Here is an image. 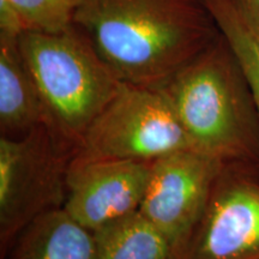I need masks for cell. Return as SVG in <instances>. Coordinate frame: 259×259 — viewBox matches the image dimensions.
<instances>
[{"instance_id": "obj_5", "label": "cell", "mask_w": 259, "mask_h": 259, "mask_svg": "<svg viewBox=\"0 0 259 259\" xmlns=\"http://www.w3.org/2000/svg\"><path fill=\"white\" fill-rule=\"evenodd\" d=\"M190 149L197 150L166 95L124 82L73 155L154 162Z\"/></svg>"}, {"instance_id": "obj_11", "label": "cell", "mask_w": 259, "mask_h": 259, "mask_svg": "<svg viewBox=\"0 0 259 259\" xmlns=\"http://www.w3.org/2000/svg\"><path fill=\"white\" fill-rule=\"evenodd\" d=\"M94 233L95 259H176L164 235L139 211Z\"/></svg>"}, {"instance_id": "obj_7", "label": "cell", "mask_w": 259, "mask_h": 259, "mask_svg": "<svg viewBox=\"0 0 259 259\" xmlns=\"http://www.w3.org/2000/svg\"><path fill=\"white\" fill-rule=\"evenodd\" d=\"M225 164L194 149L177 151L151 163L139 213L164 235L176 259L198 226Z\"/></svg>"}, {"instance_id": "obj_2", "label": "cell", "mask_w": 259, "mask_h": 259, "mask_svg": "<svg viewBox=\"0 0 259 259\" xmlns=\"http://www.w3.org/2000/svg\"><path fill=\"white\" fill-rule=\"evenodd\" d=\"M194 148L225 163L259 164V114L250 83L221 35L163 85Z\"/></svg>"}, {"instance_id": "obj_1", "label": "cell", "mask_w": 259, "mask_h": 259, "mask_svg": "<svg viewBox=\"0 0 259 259\" xmlns=\"http://www.w3.org/2000/svg\"><path fill=\"white\" fill-rule=\"evenodd\" d=\"M73 24L122 82L149 88L221 35L204 0H85Z\"/></svg>"}, {"instance_id": "obj_13", "label": "cell", "mask_w": 259, "mask_h": 259, "mask_svg": "<svg viewBox=\"0 0 259 259\" xmlns=\"http://www.w3.org/2000/svg\"><path fill=\"white\" fill-rule=\"evenodd\" d=\"M27 30L58 32L72 27L85 0H11ZM25 30V31H27Z\"/></svg>"}, {"instance_id": "obj_12", "label": "cell", "mask_w": 259, "mask_h": 259, "mask_svg": "<svg viewBox=\"0 0 259 259\" xmlns=\"http://www.w3.org/2000/svg\"><path fill=\"white\" fill-rule=\"evenodd\" d=\"M204 3L247 77L259 114V34L246 23L231 0H204Z\"/></svg>"}, {"instance_id": "obj_8", "label": "cell", "mask_w": 259, "mask_h": 259, "mask_svg": "<svg viewBox=\"0 0 259 259\" xmlns=\"http://www.w3.org/2000/svg\"><path fill=\"white\" fill-rule=\"evenodd\" d=\"M147 161L72 154L63 209L92 232L139 211L151 171Z\"/></svg>"}, {"instance_id": "obj_9", "label": "cell", "mask_w": 259, "mask_h": 259, "mask_svg": "<svg viewBox=\"0 0 259 259\" xmlns=\"http://www.w3.org/2000/svg\"><path fill=\"white\" fill-rule=\"evenodd\" d=\"M18 40L0 35V130L3 137L10 138L46 125L40 94Z\"/></svg>"}, {"instance_id": "obj_10", "label": "cell", "mask_w": 259, "mask_h": 259, "mask_svg": "<svg viewBox=\"0 0 259 259\" xmlns=\"http://www.w3.org/2000/svg\"><path fill=\"white\" fill-rule=\"evenodd\" d=\"M9 259H95V233L63 208L45 213L16 239Z\"/></svg>"}, {"instance_id": "obj_4", "label": "cell", "mask_w": 259, "mask_h": 259, "mask_svg": "<svg viewBox=\"0 0 259 259\" xmlns=\"http://www.w3.org/2000/svg\"><path fill=\"white\" fill-rule=\"evenodd\" d=\"M72 153L46 125L21 137L0 138V247L4 258L16 239L45 213L63 208Z\"/></svg>"}, {"instance_id": "obj_6", "label": "cell", "mask_w": 259, "mask_h": 259, "mask_svg": "<svg viewBox=\"0 0 259 259\" xmlns=\"http://www.w3.org/2000/svg\"><path fill=\"white\" fill-rule=\"evenodd\" d=\"M179 259H259V164H225Z\"/></svg>"}, {"instance_id": "obj_14", "label": "cell", "mask_w": 259, "mask_h": 259, "mask_svg": "<svg viewBox=\"0 0 259 259\" xmlns=\"http://www.w3.org/2000/svg\"><path fill=\"white\" fill-rule=\"evenodd\" d=\"M27 30L23 17L11 0H0V35L19 37Z\"/></svg>"}, {"instance_id": "obj_3", "label": "cell", "mask_w": 259, "mask_h": 259, "mask_svg": "<svg viewBox=\"0 0 259 259\" xmlns=\"http://www.w3.org/2000/svg\"><path fill=\"white\" fill-rule=\"evenodd\" d=\"M18 44L40 94L46 126L73 154L124 82L74 24L58 32L27 30Z\"/></svg>"}, {"instance_id": "obj_15", "label": "cell", "mask_w": 259, "mask_h": 259, "mask_svg": "<svg viewBox=\"0 0 259 259\" xmlns=\"http://www.w3.org/2000/svg\"><path fill=\"white\" fill-rule=\"evenodd\" d=\"M246 23L259 34V0H231Z\"/></svg>"}]
</instances>
